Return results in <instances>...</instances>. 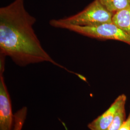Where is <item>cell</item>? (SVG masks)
Here are the masks:
<instances>
[{
	"mask_svg": "<svg viewBox=\"0 0 130 130\" xmlns=\"http://www.w3.org/2000/svg\"><path fill=\"white\" fill-rule=\"evenodd\" d=\"M36 19L25 9L24 0H14L0 8V56H8L19 66L50 62L72 72L56 62L42 47L33 28Z\"/></svg>",
	"mask_w": 130,
	"mask_h": 130,
	"instance_id": "6da1fadb",
	"label": "cell"
},
{
	"mask_svg": "<svg viewBox=\"0 0 130 130\" xmlns=\"http://www.w3.org/2000/svg\"><path fill=\"white\" fill-rule=\"evenodd\" d=\"M125 103L126 102H124L120 106L111 123L107 130H120L121 126L125 120Z\"/></svg>",
	"mask_w": 130,
	"mask_h": 130,
	"instance_id": "ba28073f",
	"label": "cell"
},
{
	"mask_svg": "<svg viewBox=\"0 0 130 130\" xmlns=\"http://www.w3.org/2000/svg\"><path fill=\"white\" fill-rule=\"evenodd\" d=\"M113 23L130 34V5L114 14Z\"/></svg>",
	"mask_w": 130,
	"mask_h": 130,
	"instance_id": "8992f818",
	"label": "cell"
},
{
	"mask_svg": "<svg viewBox=\"0 0 130 130\" xmlns=\"http://www.w3.org/2000/svg\"><path fill=\"white\" fill-rule=\"evenodd\" d=\"M56 28L68 29L88 37L99 40H113L130 45V34L122 30L113 23L103 24L93 27H80L61 24Z\"/></svg>",
	"mask_w": 130,
	"mask_h": 130,
	"instance_id": "3957f363",
	"label": "cell"
},
{
	"mask_svg": "<svg viewBox=\"0 0 130 130\" xmlns=\"http://www.w3.org/2000/svg\"><path fill=\"white\" fill-rule=\"evenodd\" d=\"M107 9L113 14L130 5V0H99Z\"/></svg>",
	"mask_w": 130,
	"mask_h": 130,
	"instance_id": "52a82bcc",
	"label": "cell"
},
{
	"mask_svg": "<svg viewBox=\"0 0 130 130\" xmlns=\"http://www.w3.org/2000/svg\"><path fill=\"white\" fill-rule=\"evenodd\" d=\"M113 15L114 14L107 9L99 0H94L78 13L63 19H52L49 24L55 28L61 24L93 27L113 23Z\"/></svg>",
	"mask_w": 130,
	"mask_h": 130,
	"instance_id": "7a4b0ae2",
	"label": "cell"
},
{
	"mask_svg": "<svg viewBox=\"0 0 130 130\" xmlns=\"http://www.w3.org/2000/svg\"><path fill=\"white\" fill-rule=\"evenodd\" d=\"M126 99L125 94L119 95L106 111L89 124L88 127L91 130H107L111 123L119 108L122 103L126 101Z\"/></svg>",
	"mask_w": 130,
	"mask_h": 130,
	"instance_id": "5b68a950",
	"label": "cell"
},
{
	"mask_svg": "<svg viewBox=\"0 0 130 130\" xmlns=\"http://www.w3.org/2000/svg\"><path fill=\"white\" fill-rule=\"evenodd\" d=\"M120 130H130V112L128 118L121 126Z\"/></svg>",
	"mask_w": 130,
	"mask_h": 130,
	"instance_id": "30bf717a",
	"label": "cell"
},
{
	"mask_svg": "<svg viewBox=\"0 0 130 130\" xmlns=\"http://www.w3.org/2000/svg\"><path fill=\"white\" fill-rule=\"evenodd\" d=\"M25 120L22 117H16L14 119L13 130H22Z\"/></svg>",
	"mask_w": 130,
	"mask_h": 130,
	"instance_id": "9c48e42d",
	"label": "cell"
},
{
	"mask_svg": "<svg viewBox=\"0 0 130 130\" xmlns=\"http://www.w3.org/2000/svg\"><path fill=\"white\" fill-rule=\"evenodd\" d=\"M4 72L0 71V130H12L14 116L9 94L3 76Z\"/></svg>",
	"mask_w": 130,
	"mask_h": 130,
	"instance_id": "277c9868",
	"label": "cell"
}]
</instances>
